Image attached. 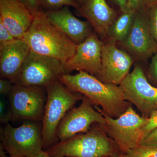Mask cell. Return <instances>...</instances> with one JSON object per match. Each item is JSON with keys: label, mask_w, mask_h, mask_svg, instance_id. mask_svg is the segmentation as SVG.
Wrapping results in <instances>:
<instances>
[{"label": "cell", "mask_w": 157, "mask_h": 157, "mask_svg": "<svg viewBox=\"0 0 157 157\" xmlns=\"http://www.w3.org/2000/svg\"><path fill=\"white\" fill-rule=\"evenodd\" d=\"M59 79L72 91L87 98L94 106L101 107L110 117H119L132 106L125 100L119 86L104 83L84 71H78L75 75L63 74Z\"/></svg>", "instance_id": "6da1fadb"}, {"label": "cell", "mask_w": 157, "mask_h": 157, "mask_svg": "<svg viewBox=\"0 0 157 157\" xmlns=\"http://www.w3.org/2000/svg\"><path fill=\"white\" fill-rule=\"evenodd\" d=\"M34 16L30 27L22 39L31 50L56 59L64 65L76 52L77 45L51 22L42 9Z\"/></svg>", "instance_id": "7a4b0ae2"}, {"label": "cell", "mask_w": 157, "mask_h": 157, "mask_svg": "<svg viewBox=\"0 0 157 157\" xmlns=\"http://www.w3.org/2000/svg\"><path fill=\"white\" fill-rule=\"evenodd\" d=\"M113 141L99 124L51 147L47 152L53 157H107L116 154Z\"/></svg>", "instance_id": "3957f363"}, {"label": "cell", "mask_w": 157, "mask_h": 157, "mask_svg": "<svg viewBox=\"0 0 157 157\" xmlns=\"http://www.w3.org/2000/svg\"><path fill=\"white\" fill-rule=\"evenodd\" d=\"M47 100L42 121L43 147L53 144L58 139L57 129L61 121L83 96L76 94L56 79L46 87Z\"/></svg>", "instance_id": "277c9868"}, {"label": "cell", "mask_w": 157, "mask_h": 157, "mask_svg": "<svg viewBox=\"0 0 157 157\" xmlns=\"http://www.w3.org/2000/svg\"><path fill=\"white\" fill-rule=\"evenodd\" d=\"M94 107L103 114L105 119V124L102 128L122 153L142 143L143 129L148 118L139 115L132 106L117 118L110 117L104 113L100 107Z\"/></svg>", "instance_id": "5b68a950"}, {"label": "cell", "mask_w": 157, "mask_h": 157, "mask_svg": "<svg viewBox=\"0 0 157 157\" xmlns=\"http://www.w3.org/2000/svg\"><path fill=\"white\" fill-rule=\"evenodd\" d=\"M29 121L18 127L10 124L1 129V144L10 157H35L43 150L42 125Z\"/></svg>", "instance_id": "8992f818"}, {"label": "cell", "mask_w": 157, "mask_h": 157, "mask_svg": "<svg viewBox=\"0 0 157 157\" xmlns=\"http://www.w3.org/2000/svg\"><path fill=\"white\" fill-rule=\"evenodd\" d=\"M64 74L62 62L30 50L14 85L46 87Z\"/></svg>", "instance_id": "52a82bcc"}, {"label": "cell", "mask_w": 157, "mask_h": 157, "mask_svg": "<svg viewBox=\"0 0 157 157\" xmlns=\"http://www.w3.org/2000/svg\"><path fill=\"white\" fill-rule=\"evenodd\" d=\"M9 95L13 119L42 121L47 100L46 87L15 84Z\"/></svg>", "instance_id": "ba28073f"}, {"label": "cell", "mask_w": 157, "mask_h": 157, "mask_svg": "<svg viewBox=\"0 0 157 157\" xmlns=\"http://www.w3.org/2000/svg\"><path fill=\"white\" fill-rule=\"evenodd\" d=\"M119 86L125 100L135 105L142 116L148 118L157 109V87L150 84L139 65H135Z\"/></svg>", "instance_id": "9c48e42d"}, {"label": "cell", "mask_w": 157, "mask_h": 157, "mask_svg": "<svg viewBox=\"0 0 157 157\" xmlns=\"http://www.w3.org/2000/svg\"><path fill=\"white\" fill-rule=\"evenodd\" d=\"M95 124L101 128L104 126L105 124L104 116L83 96L80 105L70 109L61 121L57 129V137L60 141H65L87 132Z\"/></svg>", "instance_id": "30bf717a"}, {"label": "cell", "mask_w": 157, "mask_h": 157, "mask_svg": "<svg viewBox=\"0 0 157 157\" xmlns=\"http://www.w3.org/2000/svg\"><path fill=\"white\" fill-rule=\"evenodd\" d=\"M124 48L140 60L157 53V43L152 33L148 18L142 11L136 12L130 33L122 42Z\"/></svg>", "instance_id": "8fae6325"}, {"label": "cell", "mask_w": 157, "mask_h": 157, "mask_svg": "<svg viewBox=\"0 0 157 157\" xmlns=\"http://www.w3.org/2000/svg\"><path fill=\"white\" fill-rule=\"evenodd\" d=\"M104 43L95 32L77 45L76 52L64 65L66 74L84 71L96 76L102 68V48Z\"/></svg>", "instance_id": "7c38bea8"}, {"label": "cell", "mask_w": 157, "mask_h": 157, "mask_svg": "<svg viewBox=\"0 0 157 157\" xmlns=\"http://www.w3.org/2000/svg\"><path fill=\"white\" fill-rule=\"evenodd\" d=\"M102 68L96 77L105 83L119 86L129 73L133 64L131 56L120 49L115 43L110 42L104 44L102 48Z\"/></svg>", "instance_id": "4fadbf2b"}, {"label": "cell", "mask_w": 157, "mask_h": 157, "mask_svg": "<svg viewBox=\"0 0 157 157\" xmlns=\"http://www.w3.org/2000/svg\"><path fill=\"white\" fill-rule=\"evenodd\" d=\"M30 48L22 39L0 44V75L2 78L11 80L14 84Z\"/></svg>", "instance_id": "5bb4252c"}, {"label": "cell", "mask_w": 157, "mask_h": 157, "mask_svg": "<svg viewBox=\"0 0 157 157\" xmlns=\"http://www.w3.org/2000/svg\"><path fill=\"white\" fill-rule=\"evenodd\" d=\"M76 9V14L86 18L98 36L108 37L109 29L116 19V13L106 0H86Z\"/></svg>", "instance_id": "9a60e30c"}, {"label": "cell", "mask_w": 157, "mask_h": 157, "mask_svg": "<svg viewBox=\"0 0 157 157\" xmlns=\"http://www.w3.org/2000/svg\"><path fill=\"white\" fill-rule=\"evenodd\" d=\"M34 17L19 0H0V20L15 39H22Z\"/></svg>", "instance_id": "2e32d148"}, {"label": "cell", "mask_w": 157, "mask_h": 157, "mask_svg": "<svg viewBox=\"0 0 157 157\" xmlns=\"http://www.w3.org/2000/svg\"><path fill=\"white\" fill-rule=\"evenodd\" d=\"M45 12L51 22L77 45L84 42L93 33L92 27L90 23L75 17L70 11L69 6Z\"/></svg>", "instance_id": "e0dca14e"}, {"label": "cell", "mask_w": 157, "mask_h": 157, "mask_svg": "<svg viewBox=\"0 0 157 157\" xmlns=\"http://www.w3.org/2000/svg\"><path fill=\"white\" fill-rule=\"evenodd\" d=\"M137 11L128 10L116 19L110 27L108 37L111 42H123L130 33Z\"/></svg>", "instance_id": "ac0fdd59"}, {"label": "cell", "mask_w": 157, "mask_h": 157, "mask_svg": "<svg viewBox=\"0 0 157 157\" xmlns=\"http://www.w3.org/2000/svg\"><path fill=\"white\" fill-rule=\"evenodd\" d=\"M121 157H157V147L140 144L120 155Z\"/></svg>", "instance_id": "d6986e66"}, {"label": "cell", "mask_w": 157, "mask_h": 157, "mask_svg": "<svg viewBox=\"0 0 157 157\" xmlns=\"http://www.w3.org/2000/svg\"><path fill=\"white\" fill-rule=\"evenodd\" d=\"M64 6L78 9L79 5L74 0H41V9L45 12L55 11Z\"/></svg>", "instance_id": "ffe728a7"}, {"label": "cell", "mask_w": 157, "mask_h": 157, "mask_svg": "<svg viewBox=\"0 0 157 157\" xmlns=\"http://www.w3.org/2000/svg\"><path fill=\"white\" fill-rule=\"evenodd\" d=\"M13 119L10 104H8L3 98L0 100V121L2 124H9Z\"/></svg>", "instance_id": "44dd1931"}, {"label": "cell", "mask_w": 157, "mask_h": 157, "mask_svg": "<svg viewBox=\"0 0 157 157\" xmlns=\"http://www.w3.org/2000/svg\"><path fill=\"white\" fill-rule=\"evenodd\" d=\"M148 18L152 33L157 43V5L151 6Z\"/></svg>", "instance_id": "7402d4cb"}, {"label": "cell", "mask_w": 157, "mask_h": 157, "mask_svg": "<svg viewBox=\"0 0 157 157\" xmlns=\"http://www.w3.org/2000/svg\"><path fill=\"white\" fill-rule=\"evenodd\" d=\"M157 128V109L152 113L143 129V140L151 131Z\"/></svg>", "instance_id": "603a6c76"}, {"label": "cell", "mask_w": 157, "mask_h": 157, "mask_svg": "<svg viewBox=\"0 0 157 157\" xmlns=\"http://www.w3.org/2000/svg\"><path fill=\"white\" fill-rule=\"evenodd\" d=\"M16 39L0 20V44L12 42Z\"/></svg>", "instance_id": "cb8c5ba5"}, {"label": "cell", "mask_w": 157, "mask_h": 157, "mask_svg": "<svg viewBox=\"0 0 157 157\" xmlns=\"http://www.w3.org/2000/svg\"><path fill=\"white\" fill-rule=\"evenodd\" d=\"M21 2L34 15L41 9V0H21Z\"/></svg>", "instance_id": "d4e9b609"}, {"label": "cell", "mask_w": 157, "mask_h": 157, "mask_svg": "<svg viewBox=\"0 0 157 157\" xmlns=\"http://www.w3.org/2000/svg\"><path fill=\"white\" fill-rule=\"evenodd\" d=\"M14 83L8 79L2 78L0 79V94L4 96L9 95L14 86Z\"/></svg>", "instance_id": "484cf974"}, {"label": "cell", "mask_w": 157, "mask_h": 157, "mask_svg": "<svg viewBox=\"0 0 157 157\" xmlns=\"http://www.w3.org/2000/svg\"><path fill=\"white\" fill-rule=\"evenodd\" d=\"M128 10L137 11L143 9L147 0H127Z\"/></svg>", "instance_id": "4316f807"}, {"label": "cell", "mask_w": 157, "mask_h": 157, "mask_svg": "<svg viewBox=\"0 0 157 157\" xmlns=\"http://www.w3.org/2000/svg\"><path fill=\"white\" fill-rule=\"evenodd\" d=\"M149 73L152 79L157 82V53L155 54L152 57Z\"/></svg>", "instance_id": "83f0119b"}, {"label": "cell", "mask_w": 157, "mask_h": 157, "mask_svg": "<svg viewBox=\"0 0 157 157\" xmlns=\"http://www.w3.org/2000/svg\"><path fill=\"white\" fill-rule=\"evenodd\" d=\"M141 143L157 147V128L151 131L144 139Z\"/></svg>", "instance_id": "f1b7e54d"}, {"label": "cell", "mask_w": 157, "mask_h": 157, "mask_svg": "<svg viewBox=\"0 0 157 157\" xmlns=\"http://www.w3.org/2000/svg\"><path fill=\"white\" fill-rule=\"evenodd\" d=\"M113 1L119 6L122 12H126L128 11L127 0H113Z\"/></svg>", "instance_id": "f546056e"}, {"label": "cell", "mask_w": 157, "mask_h": 157, "mask_svg": "<svg viewBox=\"0 0 157 157\" xmlns=\"http://www.w3.org/2000/svg\"><path fill=\"white\" fill-rule=\"evenodd\" d=\"M35 157H53L51 156L46 151H44L42 150L41 152L39 153V154L36 156Z\"/></svg>", "instance_id": "4dcf8cb0"}, {"label": "cell", "mask_w": 157, "mask_h": 157, "mask_svg": "<svg viewBox=\"0 0 157 157\" xmlns=\"http://www.w3.org/2000/svg\"><path fill=\"white\" fill-rule=\"evenodd\" d=\"M6 151L1 144H0V157H8L6 155Z\"/></svg>", "instance_id": "1f68e13d"}, {"label": "cell", "mask_w": 157, "mask_h": 157, "mask_svg": "<svg viewBox=\"0 0 157 157\" xmlns=\"http://www.w3.org/2000/svg\"><path fill=\"white\" fill-rule=\"evenodd\" d=\"M150 6L157 5V0H147V3Z\"/></svg>", "instance_id": "d6a6232c"}, {"label": "cell", "mask_w": 157, "mask_h": 157, "mask_svg": "<svg viewBox=\"0 0 157 157\" xmlns=\"http://www.w3.org/2000/svg\"><path fill=\"white\" fill-rule=\"evenodd\" d=\"M76 3H78L79 6L82 5L86 0H74Z\"/></svg>", "instance_id": "836d02e7"}, {"label": "cell", "mask_w": 157, "mask_h": 157, "mask_svg": "<svg viewBox=\"0 0 157 157\" xmlns=\"http://www.w3.org/2000/svg\"><path fill=\"white\" fill-rule=\"evenodd\" d=\"M107 157H121L120 155H118L117 154H114L112 155L109 156Z\"/></svg>", "instance_id": "e575fe53"}, {"label": "cell", "mask_w": 157, "mask_h": 157, "mask_svg": "<svg viewBox=\"0 0 157 157\" xmlns=\"http://www.w3.org/2000/svg\"><path fill=\"white\" fill-rule=\"evenodd\" d=\"M26 157L21 156V157Z\"/></svg>", "instance_id": "d590c367"}, {"label": "cell", "mask_w": 157, "mask_h": 157, "mask_svg": "<svg viewBox=\"0 0 157 157\" xmlns=\"http://www.w3.org/2000/svg\"><path fill=\"white\" fill-rule=\"evenodd\" d=\"M19 1H21V0H19Z\"/></svg>", "instance_id": "8d00e7d4"}]
</instances>
